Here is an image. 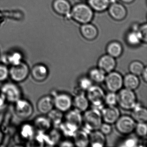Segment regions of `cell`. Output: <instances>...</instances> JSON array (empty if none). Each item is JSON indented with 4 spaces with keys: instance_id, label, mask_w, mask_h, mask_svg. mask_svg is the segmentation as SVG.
Wrapping results in <instances>:
<instances>
[{
    "instance_id": "cell-28",
    "label": "cell",
    "mask_w": 147,
    "mask_h": 147,
    "mask_svg": "<svg viewBox=\"0 0 147 147\" xmlns=\"http://www.w3.org/2000/svg\"><path fill=\"white\" fill-rule=\"evenodd\" d=\"M47 115L51 123L54 124L55 125L59 126L62 122L63 112L57 109H53Z\"/></svg>"
},
{
    "instance_id": "cell-3",
    "label": "cell",
    "mask_w": 147,
    "mask_h": 147,
    "mask_svg": "<svg viewBox=\"0 0 147 147\" xmlns=\"http://www.w3.org/2000/svg\"><path fill=\"white\" fill-rule=\"evenodd\" d=\"M70 15L76 22L84 24L92 21L94 16L93 10L86 4H77L71 9Z\"/></svg>"
},
{
    "instance_id": "cell-2",
    "label": "cell",
    "mask_w": 147,
    "mask_h": 147,
    "mask_svg": "<svg viewBox=\"0 0 147 147\" xmlns=\"http://www.w3.org/2000/svg\"><path fill=\"white\" fill-rule=\"evenodd\" d=\"M84 112L82 116V124L85 127L84 129L88 133L99 129L103 121L100 110L93 108Z\"/></svg>"
},
{
    "instance_id": "cell-43",
    "label": "cell",
    "mask_w": 147,
    "mask_h": 147,
    "mask_svg": "<svg viewBox=\"0 0 147 147\" xmlns=\"http://www.w3.org/2000/svg\"><path fill=\"white\" fill-rule=\"evenodd\" d=\"M122 2L123 3H126V4H130L132 3L135 0H121Z\"/></svg>"
},
{
    "instance_id": "cell-36",
    "label": "cell",
    "mask_w": 147,
    "mask_h": 147,
    "mask_svg": "<svg viewBox=\"0 0 147 147\" xmlns=\"http://www.w3.org/2000/svg\"><path fill=\"white\" fill-rule=\"evenodd\" d=\"M92 81L90 78L87 77H83L80 80L79 85L80 87L83 90L87 91L92 86Z\"/></svg>"
},
{
    "instance_id": "cell-21",
    "label": "cell",
    "mask_w": 147,
    "mask_h": 147,
    "mask_svg": "<svg viewBox=\"0 0 147 147\" xmlns=\"http://www.w3.org/2000/svg\"><path fill=\"white\" fill-rule=\"evenodd\" d=\"M80 31L83 37L89 41L94 40L98 35L97 28L90 23L82 24L81 27Z\"/></svg>"
},
{
    "instance_id": "cell-32",
    "label": "cell",
    "mask_w": 147,
    "mask_h": 147,
    "mask_svg": "<svg viewBox=\"0 0 147 147\" xmlns=\"http://www.w3.org/2000/svg\"><path fill=\"white\" fill-rule=\"evenodd\" d=\"M7 62L11 66L19 64L22 62V55L19 52H14L7 58Z\"/></svg>"
},
{
    "instance_id": "cell-22",
    "label": "cell",
    "mask_w": 147,
    "mask_h": 147,
    "mask_svg": "<svg viewBox=\"0 0 147 147\" xmlns=\"http://www.w3.org/2000/svg\"><path fill=\"white\" fill-rule=\"evenodd\" d=\"M132 110L131 117L136 123H146L147 121L146 108L137 104Z\"/></svg>"
},
{
    "instance_id": "cell-34",
    "label": "cell",
    "mask_w": 147,
    "mask_h": 147,
    "mask_svg": "<svg viewBox=\"0 0 147 147\" xmlns=\"http://www.w3.org/2000/svg\"><path fill=\"white\" fill-rule=\"evenodd\" d=\"M105 102L107 106H116L117 104V94L113 92H109L105 95Z\"/></svg>"
},
{
    "instance_id": "cell-1",
    "label": "cell",
    "mask_w": 147,
    "mask_h": 147,
    "mask_svg": "<svg viewBox=\"0 0 147 147\" xmlns=\"http://www.w3.org/2000/svg\"><path fill=\"white\" fill-rule=\"evenodd\" d=\"M82 124L81 113L76 109L69 111L65 116V120L59 126L65 136L71 137L80 128Z\"/></svg>"
},
{
    "instance_id": "cell-33",
    "label": "cell",
    "mask_w": 147,
    "mask_h": 147,
    "mask_svg": "<svg viewBox=\"0 0 147 147\" xmlns=\"http://www.w3.org/2000/svg\"><path fill=\"white\" fill-rule=\"evenodd\" d=\"M139 137H144L147 135V126L146 123H138L136 124L135 130Z\"/></svg>"
},
{
    "instance_id": "cell-44",
    "label": "cell",
    "mask_w": 147,
    "mask_h": 147,
    "mask_svg": "<svg viewBox=\"0 0 147 147\" xmlns=\"http://www.w3.org/2000/svg\"><path fill=\"white\" fill-rule=\"evenodd\" d=\"M83 1H84V0H83Z\"/></svg>"
},
{
    "instance_id": "cell-38",
    "label": "cell",
    "mask_w": 147,
    "mask_h": 147,
    "mask_svg": "<svg viewBox=\"0 0 147 147\" xmlns=\"http://www.w3.org/2000/svg\"><path fill=\"white\" fill-rule=\"evenodd\" d=\"M141 36L142 41L146 42H147V25L146 24L141 26L138 30Z\"/></svg>"
},
{
    "instance_id": "cell-17",
    "label": "cell",
    "mask_w": 147,
    "mask_h": 147,
    "mask_svg": "<svg viewBox=\"0 0 147 147\" xmlns=\"http://www.w3.org/2000/svg\"><path fill=\"white\" fill-rule=\"evenodd\" d=\"M53 7L55 11L59 15L69 17L71 11L70 3L67 0H55Z\"/></svg>"
},
{
    "instance_id": "cell-26",
    "label": "cell",
    "mask_w": 147,
    "mask_h": 147,
    "mask_svg": "<svg viewBox=\"0 0 147 147\" xmlns=\"http://www.w3.org/2000/svg\"><path fill=\"white\" fill-rule=\"evenodd\" d=\"M123 51V47L121 44L115 41L110 42L107 47V54L114 58L120 57Z\"/></svg>"
},
{
    "instance_id": "cell-35",
    "label": "cell",
    "mask_w": 147,
    "mask_h": 147,
    "mask_svg": "<svg viewBox=\"0 0 147 147\" xmlns=\"http://www.w3.org/2000/svg\"><path fill=\"white\" fill-rule=\"evenodd\" d=\"M9 76V69L6 65L0 64V82L5 81Z\"/></svg>"
},
{
    "instance_id": "cell-39",
    "label": "cell",
    "mask_w": 147,
    "mask_h": 147,
    "mask_svg": "<svg viewBox=\"0 0 147 147\" xmlns=\"http://www.w3.org/2000/svg\"><path fill=\"white\" fill-rule=\"evenodd\" d=\"M137 144V140L136 138H130L125 140L121 146L125 147H136Z\"/></svg>"
},
{
    "instance_id": "cell-18",
    "label": "cell",
    "mask_w": 147,
    "mask_h": 147,
    "mask_svg": "<svg viewBox=\"0 0 147 147\" xmlns=\"http://www.w3.org/2000/svg\"><path fill=\"white\" fill-rule=\"evenodd\" d=\"M74 144L78 147H87L89 144V133L85 129L77 131L73 136Z\"/></svg>"
},
{
    "instance_id": "cell-7",
    "label": "cell",
    "mask_w": 147,
    "mask_h": 147,
    "mask_svg": "<svg viewBox=\"0 0 147 147\" xmlns=\"http://www.w3.org/2000/svg\"><path fill=\"white\" fill-rule=\"evenodd\" d=\"M30 73L29 66L24 62L11 66L9 69V76L15 82H21L25 80Z\"/></svg>"
},
{
    "instance_id": "cell-40",
    "label": "cell",
    "mask_w": 147,
    "mask_h": 147,
    "mask_svg": "<svg viewBox=\"0 0 147 147\" xmlns=\"http://www.w3.org/2000/svg\"><path fill=\"white\" fill-rule=\"evenodd\" d=\"M6 100L2 95L0 96V111H2L5 108L6 104Z\"/></svg>"
},
{
    "instance_id": "cell-23",
    "label": "cell",
    "mask_w": 147,
    "mask_h": 147,
    "mask_svg": "<svg viewBox=\"0 0 147 147\" xmlns=\"http://www.w3.org/2000/svg\"><path fill=\"white\" fill-rule=\"evenodd\" d=\"M89 104L88 99L82 93L76 95L73 100V105L75 109L81 113L84 112L88 110Z\"/></svg>"
},
{
    "instance_id": "cell-41",
    "label": "cell",
    "mask_w": 147,
    "mask_h": 147,
    "mask_svg": "<svg viewBox=\"0 0 147 147\" xmlns=\"http://www.w3.org/2000/svg\"><path fill=\"white\" fill-rule=\"evenodd\" d=\"M60 146L62 147H73L74 144L69 141H64L61 144Z\"/></svg>"
},
{
    "instance_id": "cell-16",
    "label": "cell",
    "mask_w": 147,
    "mask_h": 147,
    "mask_svg": "<svg viewBox=\"0 0 147 147\" xmlns=\"http://www.w3.org/2000/svg\"><path fill=\"white\" fill-rule=\"evenodd\" d=\"M31 74L33 80L38 82L44 81L49 75L47 67L43 64H36L33 66L31 70Z\"/></svg>"
},
{
    "instance_id": "cell-6",
    "label": "cell",
    "mask_w": 147,
    "mask_h": 147,
    "mask_svg": "<svg viewBox=\"0 0 147 147\" xmlns=\"http://www.w3.org/2000/svg\"><path fill=\"white\" fill-rule=\"evenodd\" d=\"M1 95L7 102L15 103L22 96V92L19 87L13 82H7L1 89Z\"/></svg>"
},
{
    "instance_id": "cell-11",
    "label": "cell",
    "mask_w": 147,
    "mask_h": 147,
    "mask_svg": "<svg viewBox=\"0 0 147 147\" xmlns=\"http://www.w3.org/2000/svg\"><path fill=\"white\" fill-rule=\"evenodd\" d=\"M53 99L54 107L62 112L69 111L73 105L72 98L69 95L66 94H59Z\"/></svg>"
},
{
    "instance_id": "cell-4",
    "label": "cell",
    "mask_w": 147,
    "mask_h": 147,
    "mask_svg": "<svg viewBox=\"0 0 147 147\" xmlns=\"http://www.w3.org/2000/svg\"><path fill=\"white\" fill-rule=\"evenodd\" d=\"M117 104L126 110H132L136 105V97L134 91L127 88L120 89L117 94Z\"/></svg>"
},
{
    "instance_id": "cell-30",
    "label": "cell",
    "mask_w": 147,
    "mask_h": 147,
    "mask_svg": "<svg viewBox=\"0 0 147 147\" xmlns=\"http://www.w3.org/2000/svg\"><path fill=\"white\" fill-rule=\"evenodd\" d=\"M126 42L130 45L136 46L138 45L142 42L141 36L137 31H132L127 34Z\"/></svg>"
},
{
    "instance_id": "cell-10",
    "label": "cell",
    "mask_w": 147,
    "mask_h": 147,
    "mask_svg": "<svg viewBox=\"0 0 147 147\" xmlns=\"http://www.w3.org/2000/svg\"><path fill=\"white\" fill-rule=\"evenodd\" d=\"M15 113L23 119H27L32 115L33 107L31 103L27 100L20 98L15 103Z\"/></svg>"
},
{
    "instance_id": "cell-31",
    "label": "cell",
    "mask_w": 147,
    "mask_h": 147,
    "mask_svg": "<svg viewBox=\"0 0 147 147\" xmlns=\"http://www.w3.org/2000/svg\"><path fill=\"white\" fill-rule=\"evenodd\" d=\"M145 67L142 63L138 61H134L130 64L129 70L131 74L138 76L141 75Z\"/></svg>"
},
{
    "instance_id": "cell-42",
    "label": "cell",
    "mask_w": 147,
    "mask_h": 147,
    "mask_svg": "<svg viewBox=\"0 0 147 147\" xmlns=\"http://www.w3.org/2000/svg\"><path fill=\"white\" fill-rule=\"evenodd\" d=\"M141 75L142 76L143 80L144 81V82H146L147 81V67H145Z\"/></svg>"
},
{
    "instance_id": "cell-20",
    "label": "cell",
    "mask_w": 147,
    "mask_h": 147,
    "mask_svg": "<svg viewBox=\"0 0 147 147\" xmlns=\"http://www.w3.org/2000/svg\"><path fill=\"white\" fill-rule=\"evenodd\" d=\"M89 144L92 147H104L105 144V135L99 130L92 131L89 133Z\"/></svg>"
},
{
    "instance_id": "cell-29",
    "label": "cell",
    "mask_w": 147,
    "mask_h": 147,
    "mask_svg": "<svg viewBox=\"0 0 147 147\" xmlns=\"http://www.w3.org/2000/svg\"><path fill=\"white\" fill-rule=\"evenodd\" d=\"M35 130L33 125L30 124H25L22 125L20 129V135L25 139H31L34 137Z\"/></svg>"
},
{
    "instance_id": "cell-13",
    "label": "cell",
    "mask_w": 147,
    "mask_h": 147,
    "mask_svg": "<svg viewBox=\"0 0 147 147\" xmlns=\"http://www.w3.org/2000/svg\"><path fill=\"white\" fill-rule=\"evenodd\" d=\"M108 9L111 17L117 21L123 20L125 18L127 15V11L125 7L117 2H114L110 4Z\"/></svg>"
},
{
    "instance_id": "cell-25",
    "label": "cell",
    "mask_w": 147,
    "mask_h": 147,
    "mask_svg": "<svg viewBox=\"0 0 147 147\" xmlns=\"http://www.w3.org/2000/svg\"><path fill=\"white\" fill-rule=\"evenodd\" d=\"M88 4L94 11L101 12L108 8L111 1L110 0H88Z\"/></svg>"
},
{
    "instance_id": "cell-9",
    "label": "cell",
    "mask_w": 147,
    "mask_h": 147,
    "mask_svg": "<svg viewBox=\"0 0 147 147\" xmlns=\"http://www.w3.org/2000/svg\"><path fill=\"white\" fill-rule=\"evenodd\" d=\"M106 86L110 92H117L122 89L123 86V77L119 73L112 72L106 76L105 80Z\"/></svg>"
},
{
    "instance_id": "cell-37",
    "label": "cell",
    "mask_w": 147,
    "mask_h": 147,
    "mask_svg": "<svg viewBox=\"0 0 147 147\" xmlns=\"http://www.w3.org/2000/svg\"><path fill=\"white\" fill-rule=\"evenodd\" d=\"M99 130L105 136L109 135L112 131V127L111 124L107 123H102Z\"/></svg>"
},
{
    "instance_id": "cell-24",
    "label": "cell",
    "mask_w": 147,
    "mask_h": 147,
    "mask_svg": "<svg viewBox=\"0 0 147 147\" xmlns=\"http://www.w3.org/2000/svg\"><path fill=\"white\" fill-rule=\"evenodd\" d=\"M140 81L137 76L133 74L126 75L123 78V86L125 88L134 91L139 87Z\"/></svg>"
},
{
    "instance_id": "cell-5",
    "label": "cell",
    "mask_w": 147,
    "mask_h": 147,
    "mask_svg": "<svg viewBox=\"0 0 147 147\" xmlns=\"http://www.w3.org/2000/svg\"><path fill=\"white\" fill-rule=\"evenodd\" d=\"M106 94L103 89L98 86H92L87 90V98L93 108L101 110L104 107Z\"/></svg>"
},
{
    "instance_id": "cell-12",
    "label": "cell",
    "mask_w": 147,
    "mask_h": 147,
    "mask_svg": "<svg viewBox=\"0 0 147 147\" xmlns=\"http://www.w3.org/2000/svg\"><path fill=\"white\" fill-rule=\"evenodd\" d=\"M102 120L105 123L112 124L115 123L120 117V111L116 106H108L101 110Z\"/></svg>"
},
{
    "instance_id": "cell-15",
    "label": "cell",
    "mask_w": 147,
    "mask_h": 147,
    "mask_svg": "<svg viewBox=\"0 0 147 147\" xmlns=\"http://www.w3.org/2000/svg\"><path fill=\"white\" fill-rule=\"evenodd\" d=\"M54 107V99L49 95L43 96L37 103L38 111L43 115L48 114Z\"/></svg>"
},
{
    "instance_id": "cell-19",
    "label": "cell",
    "mask_w": 147,
    "mask_h": 147,
    "mask_svg": "<svg viewBox=\"0 0 147 147\" xmlns=\"http://www.w3.org/2000/svg\"><path fill=\"white\" fill-rule=\"evenodd\" d=\"M51 124L48 117L42 116L37 117L34 120L33 125L36 130L41 133H44L50 129Z\"/></svg>"
},
{
    "instance_id": "cell-27",
    "label": "cell",
    "mask_w": 147,
    "mask_h": 147,
    "mask_svg": "<svg viewBox=\"0 0 147 147\" xmlns=\"http://www.w3.org/2000/svg\"><path fill=\"white\" fill-rule=\"evenodd\" d=\"M106 74L99 68H94L89 72V78L94 82L100 83L105 81Z\"/></svg>"
},
{
    "instance_id": "cell-8",
    "label": "cell",
    "mask_w": 147,
    "mask_h": 147,
    "mask_svg": "<svg viewBox=\"0 0 147 147\" xmlns=\"http://www.w3.org/2000/svg\"><path fill=\"white\" fill-rule=\"evenodd\" d=\"M117 131L123 135H129L135 130L136 123L131 117L120 116L115 123Z\"/></svg>"
},
{
    "instance_id": "cell-14",
    "label": "cell",
    "mask_w": 147,
    "mask_h": 147,
    "mask_svg": "<svg viewBox=\"0 0 147 147\" xmlns=\"http://www.w3.org/2000/svg\"><path fill=\"white\" fill-rule=\"evenodd\" d=\"M98 64V68L106 74L113 71L116 66V62L115 58L107 54L100 58Z\"/></svg>"
}]
</instances>
